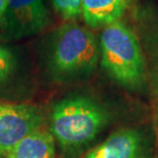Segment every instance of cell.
Here are the masks:
<instances>
[{"mask_svg": "<svg viewBox=\"0 0 158 158\" xmlns=\"http://www.w3.org/2000/svg\"><path fill=\"white\" fill-rule=\"evenodd\" d=\"M108 119V112L102 105L88 97L76 96L56 104L50 117V129L61 148L75 150L90 144Z\"/></svg>", "mask_w": 158, "mask_h": 158, "instance_id": "cell-1", "label": "cell"}, {"mask_svg": "<svg viewBox=\"0 0 158 158\" xmlns=\"http://www.w3.org/2000/svg\"><path fill=\"white\" fill-rule=\"evenodd\" d=\"M100 48L96 36L86 27L68 23L53 32L48 49V68L58 79L89 75L96 69Z\"/></svg>", "mask_w": 158, "mask_h": 158, "instance_id": "cell-2", "label": "cell"}, {"mask_svg": "<svg viewBox=\"0 0 158 158\" xmlns=\"http://www.w3.org/2000/svg\"><path fill=\"white\" fill-rule=\"evenodd\" d=\"M101 62L109 76L128 89H138L145 79V60L135 34L121 22L103 29Z\"/></svg>", "mask_w": 158, "mask_h": 158, "instance_id": "cell-3", "label": "cell"}, {"mask_svg": "<svg viewBox=\"0 0 158 158\" xmlns=\"http://www.w3.org/2000/svg\"><path fill=\"white\" fill-rule=\"evenodd\" d=\"M48 24L42 0H7L0 30L4 39H19L36 34Z\"/></svg>", "mask_w": 158, "mask_h": 158, "instance_id": "cell-4", "label": "cell"}, {"mask_svg": "<svg viewBox=\"0 0 158 158\" xmlns=\"http://www.w3.org/2000/svg\"><path fill=\"white\" fill-rule=\"evenodd\" d=\"M37 107L24 104H0V156L8 152L42 123Z\"/></svg>", "mask_w": 158, "mask_h": 158, "instance_id": "cell-5", "label": "cell"}, {"mask_svg": "<svg viewBox=\"0 0 158 158\" xmlns=\"http://www.w3.org/2000/svg\"><path fill=\"white\" fill-rule=\"evenodd\" d=\"M84 158H148L143 135L135 128H121L90 150Z\"/></svg>", "mask_w": 158, "mask_h": 158, "instance_id": "cell-6", "label": "cell"}, {"mask_svg": "<svg viewBox=\"0 0 158 158\" xmlns=\"http://www.w3.org/2000/svg\"><path fill=\"white\" fill-rule=\"evenodd\" d=\"M131 0H82V17L91 29L105 28L118 22Z\"/></svg>", "mask_w": 158, "mask_h": 158, "instance_id": "cell-7", "label": "cell"}, {"mask_svg": "<svg viewBox=\"0 0 158 158\" xmlns=\"http://www.w3.org/2000/svg\"><path fill=\"white\" fill-rule=\"evenodd\" d=\"M6 158H55L56 140L52 132L37 129L9 151Z\"/></svg>", "mask_w": 158, "mask_h": 158, "instance_id": "cell-8", "label": "cell"}, {"mask_svg": "<svg viewBox=\"0 0 158 158\" xmlns=\"http://www.w3.org/2000/svg\"><path fill=\"white\" fill-rule=\"evenodd\" d=\"M55 10L66 21H72L82 15V0H50Z\"/></svg>", "mask_w": 158, "mask_h": 158, "instance_id": "cell-9", "label": "cell"}, {"mask_svg": "<svg viewBox=\"0 0 158 158\" xmlns=\"http://www.w3.org/2000/svg\"><path fill=\"white\" fill-rule=\"evenodd\" d=\"M15 68V59L10 50L0 45V83L8 78Z\"/></svg>", "mask_w": 158, "mask_h": 158, "instance_id": "cell-10", "label": "cell"}, {"mask_svg": "<svg viewBox=\"0 0 158 158\" xmlns=\"http://www.w3.org/2000/svg\"><path fill=\"white\" fill-rule=\"evenodd\" d=\"M6 4H7V0H0V21H1L3 15H4Z\"/></svg>", "mask_w": 158, "mask_h": 158, "instance_id": "cell-11", "label": "cell"}, {"mask_svg": "<svg viewBox=\"0 0 158 158\" xmlns=\"http://www.w3.org/2000/svg\"><path fill=\"white\" fill-rule=\"evenodd\" d=\"M0 158H1V156H0Z\"/></svg>", "mask_w": 158, "mask_h": 158, "instance_id": "cell-12", "label": "cell"}]
</instances>
